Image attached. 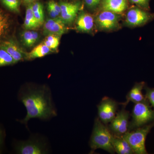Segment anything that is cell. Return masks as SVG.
I'll return each mask as SVG.
<instances>
[{"instance_id": "2e32d148", "label": "cell", "mask_w": 154, "mask_h": 154, "mask_svg": "<svg viewBox=\"0 0 154 154\" xmlns=\"http://www.w3.org/2000/svg\"><path fill=\"white\" fill-rule=\"evenodd\" d=\"M126 107L122 105L121 110L117 112V115L119 117V126L115 135L120 136L128 131L130 113L129 111L125 110Z\"/></svg>"}, {"instance_id": "f1b7e54d", "label": "cell", "mask_w": 154, "mask_h": 154, "mask_svg": "<svg viewBox=\"0 0 154 154\" xmlns=\"http://www.w3.org/2000/svg\"><path fill=\"white\" fill-rule=\"evenodd\" d=\"M3 143V133L1 129H0V149L2 146Z\"/></svg>"}, {"instance_id": "f546056e", "label": "cell", "mask_w": 154, "mask_h": 154, "mask_svg": "<svg viewBox=\"0 0 154 154\" xmlns=\"http://www.w3.org/2000/svg\"><path fill=\"white\" fill-rule=\"evenodd\" d=\"M25 1L27 2H32V1H34V0H25Z\"/></svg>"}, {"instance_id": "d4e9b609", "label": "cell", "mask_w": 154, "mask_h": 154, "mask_svg": "<svg viewBox=\"0 0 154 154\" xmlns=\"http://www.w3.org/2000/svg\"><path fill=\"white\" fill-rule=\"evenodd\" d=\"M3 5L7 8L13 12L18 13L20 3L19 0H2Z\"/></svg>"}, {"instance_id": "e0dca14e", "label": "cell", "mask_w": 154, "mask_h": 154, "mask_svg": "<svg viewBox=\"0 0 154 154\" xmlns=\"http://www.w3.org/2000/svg\"><path fill=\"white\" fill-rule=\"evenodd\" d=\"M51 50L47 47L44 43L38 45L30 52L25 53V59L33 60L37 58L43 57L48 54Z\"/></svg>"}, {"instance_id": "603a6c76", "label": "cell", "mask_w": 154, "mask_h": 154, "mask_svg": "<svg viewBox=\"0 0 154 154\" xmlns=\"http://www.w3.org/2000/svg\"><path fill=\"white\" fill-rule=\"evenodd\" d=\"M15 63L14 59L5 49L0 48V67Z\"/></svg>"}, {"instance_id": "9c48e42d", "label": "cell", "mask_w": 154, "mask_h": 154, "mask_svg": "<svg viewBox=\"0 0 154 154\" xmlns=\"http://www.w3.org/2000/svg\"><path fill=\"white\" fill-rule=\"evenodd\" d=\"M43 33L45 35H55L60 36L66 30L65 23L60 17L47 19L44 23Z\"/></svg>"}, {"instance_id": "277c9868", "label": "cell", "mask_w": 154, "mask_h": 154, "mask_svg": "<svg viewBox=\"0 0 154 154\" xmlns=\"http://www.w3.org/2000/svg\"><path fill=\"white\" fill-rule=\"evenodd\" d=\"M154 127V122L131 131H128L121 136L128 143L134 153L147 154L145 142L146 138Z\"/></svg>"}, {"instance_id": "8992f818", "label": "cell", "mask_w": 154, "mask_h": 154, "mask_svg": "<svg viewBox=\"0 0 154 154\" xmlns=\"http://www.w3.org/2000/svg\"><path fill=\"white\" fill-rule=\"evenodd\" d=\"M118 103L115 100L105 97L98 105V118L104 124H108L115 118L118 108Z\"/></svg>"}, {"instance_id": "4316f807", "label": "cell", "mask_w": 154, "mask_h": 154, "mask_svg": "<svg viewBox=\"0 0 154 154\" xmlns=\"http://www.w3.org/2000/svg\"><path fill=\"white\" fill-rule=\"evenodd\" d=\"M131 3L136 4L140 8L144 9H149V0H130Z\"/></svg>"}, {"instance_id": "8fae6325", "label": "cell", "mask_w": 154, "mask_h": 154, "mask_svg": "<svg viewBox=\"0 0 154 154\" xmlns=\"http://www.w3.org/2000/svg\"><path fill=\"white\" fill-rule=\"evenodd\" d=\"M0 48H3L14 59L15 63L25 59V53L13 40L3 42L0 45Z\"/></svg>"}, {"instance_id": "ac0fdd59", "label": "cell", "mask_w": 154, "mask_h": 154, "mask_svg": "<svg viewBox=\"0 0 154 154\" xmlns=\"http://www.w3.org/2000/svg\"><path fill=\"white\" fill-rule=\"evenodd\" d=\"M24 26L26 30H33L40 27L34 17L32 5L28 6L26 9Z\"/></svg>"}, {"instance_id": "484cf974", "label": "cell", "mask_w": 154, "mask_h": 154, "mask_svg": "<svg viewBox=\"0 0 154 154\" xmlns=\"http://www.w3.org/2000/svg\"><path fill=\"white\" fill-rule=\"evenodd\" d=\"M144 89L146 91V99L154 108V88H149L145 86Z\"/></svg>"}, {"instance_id": "ba28073f", "label": "cell", "mask_w": 154, "mask_h": 154, "mask_svg": "<svg viewBox=\"0 0 154 154\" xmlns=\"http://www.w3.org/2000/svg\"><path fill=\"white\" fill-rule=\"evenodd\" d=\"M119 16L117 14L108 11H104L98 15L96 23L99 28L104 30H111L118 26Z\"/></svg>"}, {"instance_id": "9a60e30c", "label": "cell", "mask_w": 154, "mask_h": 154, "mask_svg": "<svg viewBox=\"0 0 154 154\" xmlns=\"http://www.w3.org/2000/svg\"><path fill=\"white\" fill-rule=\"evenodd\" d=\"M112 143L116 152L117 154H134L129 144L121 136H119L113 134Z\"/></svg>"}, {"instance_id": "52a82bcc", "label": "cell", "mask_w": 154, "mask_h": 154, "mask_svg": "<svg viewBox=\"0 0 154 154\" xmlns=\"http://www.w3.org/2000/svg\"><path fill=\"white\" fill-rule=\"evenodd\" d=\"M153 18L152 15L138 8L130 9L126 14L125 22L131 27H137L145 25Z\"/></svg>"}, {"instance_id": "7402d4cb", "label": "cell", "mask_w": 154, "mask_h": 154, "mask_svg": "<svg viewBox=\"0 0 154 154\" xmlns=\"http://www.w3.org/2000/svg\"><path fill=\"white\" fill-rule=\"evenodd\" d=\"M48 11L50 17L51 18H56L60 15V5L54 1H50L48 4Z\"/></svg>"}, {"instance_id": "6da1fadb", "label": "cell", "mask_w": 154, "mask_h": 154, "mask_svg": "<svg viewBox=\"0 0 154 154\" xmlns=\"http://www.w3.org/2000/svg\"><path fill=\"white\" fill-rule=\"evenodd\" d=\"M18 98L27 110L26 116L20 121L26 126L32 119L47 120L57 115L51 91L46 85H24L20 88Z\"/></svg>"}, {"instance_id": "3957f363", "label": "cell", "mask_w": 154, "mask_h": 154, "mask_svg": "<svg viewBox=\"0 0 154 154\" xmlns=\"http://www.w3.org/2000/svg\"><path fill=\"white\" fill-rule=\"evenodd\" d=\"M146 99L135 103L131 113V120L129 122L128 131H131L154 122V108Z\"/></svg>"}, {"instance_id": "cb8c5ba5", "label": "cell", "mask_w": 154, "mask_h": 154, "mask_svg": "<svg viewBox=\"0 0 154 154\" xmlns=\"http://www.w3.org/2000/svg\"><path fill=\"white\" fill-rule=\"evenodd\" d=\"M9 26L8 17L0 11V38L7 32Z\"/></svg>"}, {"instance_id": "5b68a950", "label": "cell", "mask_w": 154, "mask_h": 154, "mask_svg": "<svg viewBox=\"0 0 154 154\" xmlns=\"http://www.w3.org/2000/svg\"><path fill=\"white\" fill-rule=\"evenodd\" d=\"M15 150L19 154H46L50 152L46 140L37 134L32 135L27 140L17 142Z\"/></svg>"}, {"instance_id": "d6986e66", "label": "cell", "mask_w": 154, "mask_h": 154, "mask_svg": "<svg viewBox=\"0 0 154 154\" xmlns=\"http://www.w3.org/2000/svg\"><path fill=\"white\" fill-rule=\"evenodd\" d=\"M38 33L32 30H27L22 32L21 37L23 43L28 47L33 46L38 39Z\"/></svg>"}, {"instance_id": "7c38bea8", "label": "cell", "mask_w": 154, "mask_h": 154, "mask_svg": "<svg viewBox=\"0 0 154 154\" xmlns=\"http://www.w3.org/2000/svg\"><path fill=\"white\" fill-rule=\"evenodd\" d=\"M145 86V82L136 83L127 95L126 102L122 103V105L126 106L130 102H134L135 104L146 100L145 97L142 93Z\"/></svg>"}, {"instance_id": "ffe728a7", "label": "cell", "mask_w": 154, "mask_h": 154, "mask_svg": "<svg viewBox=\"0 0 154 154\" xmlns=\"http://www.w3.org/2000/svg\"><path fill=\"white\" fill-rule=\"evenodd\" d=\"M32 10L36 21L41 26L44 23V13L43 7L41 3L36 2L32 5Z\"/></svg>"}, {"instance_id": "30bf717a", "label": "cell", "mask_w": 154, "mask_h": 154, "mask_svg": "<svg viewBox=\"0 0 154 154\" xmlns=\"http://www.w3.org/2000/svg\"><path fill=\"white\" fill-rule=\"evenodd\" d=\"M61 8L60 18L65 24L74 21L81 8L80 3L62 2L59 4Z\"/></svg>"}, {"instance_id": "7a4b0ae2", "label": "cell", "mask_w": 154, "mask_h": 154, "mask_svg": "<svg viewBox=\"0 0 154 154\" xmlns=\"http://www.w3.org/2000/svg\"><path fill=\"white\" fill-rule=\"evenodd\" d=\"M113 134L108 126L102 123L98 117L95 119L93 132L90 141L91 153L96 150L102 149L111 154L116 152L112 143Z\"/></svg>"}, {"instance_id": "4fadbf2b", "label": "cell", "mask_w": 154, "mask_h": 154, "mask_svg": "<svg viewBox=\"0 0 154 154\" xmlns=\"http://www.w3.org/2000/svg\"><path fill=\"white\" fill-rule=\"evenodd\" d=\"M127 6L126 0H102V8L104 11L120 14L126 10Z\"/></svg>"}, {"instance_id": "5bb4252c", "label": "cell", "mask_w": 154, "mask_h": 154, "mask_svg": "<svg viewBox=\"0 0 154 154\" xmlns=\"http://www.w3.org/2000/svg\"><path fill=\"white\" fill-rule=\"evenodd\" d=\"M94 26V18L90 14L82 13L77 18L76 29L79 31L85 33L90 32Z\"/></svg>"}, {"instance_id": "83f0119b", "label": "cell", "mask_w": 154, "mask_h": 154, "mask_svg": "<svg viewBox=\"0 0 154 154\" xmlns=\"http://www.w3.org/2000/svg\"><path fill=\"white\" fill-rule=\"evenodd\" d=\"M86 5L88 8H96L100 2L101 0H84Z\"/></svg>"}, {"instance_id": "44dd1931", "label": "cell", "mask_w": 154, "mask_h": 154, "mask_svg": "<svg viewBox=\"0 0 154 154\" xmlns=\"http://www.w3.org/2000/svg\"><path fill=\"white\" fill-rule=\"evenodd\" d=\"M60 36L55 35H48L46 36L43 43L50 49H56L60 43Z\"/></svg>"}]
</instances>
